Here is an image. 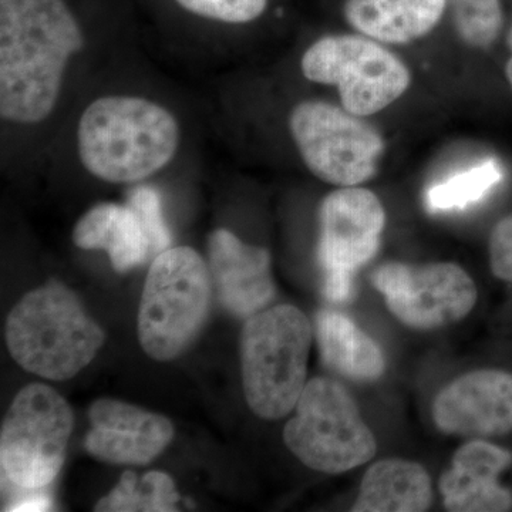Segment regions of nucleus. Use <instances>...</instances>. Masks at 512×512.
<instances>
[{
    "label": "nucleus",
    "instance_id": "nucleus-1",
    "mask_svg": "<svg viewBox=\"0 0 512 512\" xmlns=\"http://www.w3.org/2000/svg\"><path fill=\"white\" fill-rule=\"evenodd\" d=\"M86 46L66 0H0V117L35 126L56 109L64 74Z\"/></svg>",
    "mask_w": 512,
    "mask_h": 512
},
{
    "label": "nucleus",
    "instance_id": "nucleus-2",
    "mask_svg": "<svg viewBox=\"0 0 512 512\" xmlns=\"http://www.w3.org/2000/svg\"><path fill=\"white\" fill-rule=\"evenodd\" d=\"M180 124L167 107L138 96H103L77 124L83 167L111 184H133L163 170L180 147Z\"/></svg>",
    "mask_w": 512,
    "mask_h": 512
},
{
    "label": "nucleus",
    "instance_id": "nucleus-3",
    "mask_svg": "<svg viewBox=\"0 0 512 512\" xmlns=\"http://www.w3.org/2000/svg\"><path fill=\"white\" fill-rule=\"evenodd\" d=\"M106 333L76 293L59 281L26 293L9 313L6 343L22 369L47 380L72 379L96 357Z\"/></svg>",
    "mask_w": 512,
    "mask_h": 512
},
{
    "label": "nucleus",
    "instance_id": "nucleus-4",
    "mask_svg": "<svg viewBox=\"0 0 512 512\" xmlns=\"http://www.w3.org/2000/svg\"><path fill=\"white\" fill-rule=\"evenodd\" d=\"M313 328L292 305L249 316L242 329L241 365L245 400L255 416L278 420L296 407L306 386Z\"/></svg>",
    "mask_w": 512,
    "mask_h": 512
},
{
    "label": "nucleus",
    "instance_id": "nucleus-5",
    "mask_svg": "<svg viewBox=\"0 0 512 512\" xmlns=\"http://www.w3.org/2000/svg\"><path fill=\"white\" fill-rule=\"evenodd\" d=\"M211 291L210 266L195 249L158 254L138 309V340L146 355L158 362L183 355L207 322Z\"/></svg>",
    "mask_w": 512,
    "mask_h": 512
},
{
    "label": "nucleus",
    "instance_id": "nucleus-6",
    "mask_svg": "<svg viewBox=\"0 0 512 512\" xmlns=\"http://www.w3.org/2000/svg\"><path fill=\"white\" fill-rule=\"evenodd\" d=\"M286 423L284 441L306 467L342 474L375 457V436L342 383L316 377L306 383Z\"/></svg>",
    "mask_w": 512,
    "mask_h": 512
},
{
    "label": "nucleus",
    "instance_id": "nucleus-7",
    "mask_svg": "<svg viewBox=\"0 0 512 512\" xmlns=\"http://www.w3.org/2000/svg\"><path fill=\"white\" fill-rule=\"evenodd\" d=\"M74 427L72 407L52 387H23L2 421L0 466L8 483L23 491L52 484L66 458Z\"/></svg>",
    "mask_w": 512,
    "mask_h": 512
},
{
    "label": "nucleus",
    "instance_id": "nucleus-8",
    "mask_svg": "<svg viewBox=\"0 0 512 512\" xmlns=\"http://www.w3.org/2000/svg\"><path fill=\"white\" fill-rule=\"evenodd\" d=\"M301 67L311 82L338 87L343 109L357 117L386 109L410 84L399 57L360 36L322 37L306 50Z\"/></svg>",
    "mask_w": 512,
    "mask_h": 512
},
{
    "label": "nucleus",
    "instance_id": "nucleus-9",
    "mask_svg": "<svg viewBox=\"0 0 512 512\" xmlns=\"http://www.w3.org/2000/svg\"><path fill=\"white\" fill-rule=\"evenodd\" d=\"M289 128L303 163L320 180L353 187L375 174L382 137L348 110L326 101H302L292 110Z\"/></svg>",
    "mask_w": 512,
    "mask_h": 512
},
{
    "label": "nucleus",
    "instance_id": "nucleus-10",
    "mask_svg": "<svg viewBox=\"0 0 512 512\" xmlns=\"http://www.w3.org/2000/svg\"><path fill=\"white\" fill-rule=\"evenodd\" d=\"M386 222L372 191L345 187L330 192L320 207L319 262L323 293L345 302L353 293V274L376 255Z\"/></svg>",
    "mask_w": 512,
    "mask_h": 512
},
{
    "label": "nucleus",
    "instance_id": "nucleus-11",
    "mask_svg": "<svg viewBox=\"0 0 512 512\" xmlns=\"http://www.w3.org/2000/svg\"><path fill=\"white\" fill-rule=\"evenodd\" d=\"M387 308L404 325L436 329L466 318L477 301V288L461 266L450 262L407 265L389 262L372 275Z\"/></svg>",
    "mask_w": 512,
    "mask_h": 512
},
{
    "label": "nucleus",
    "instance_id": "nucleus-12",
    "mask_svg": "<svg viewBox=\"0 0 512 512\" xmlns=\"http://www.w3.org/2000/svg\"><path fill=\"white\" fill-rule=\"evenodd\" d=\"M89 420L92 429L84 448L106 463L146 466L174 437L173 423L167 417L121 400H97L90 407Z\"/></svg>",
    "mask_w": 512,
    "mask_h": 512
},
{
    "label": "nucleus",
    "instance_id": "nucleus-13",
    "mask_svg": "<svg viewBox=\"0 0 512 512\" xmlns=\"http://www.w3.org/2000/svg\"><path fill=\"white\" fill-rule=\"evenodd\" d=\"M443 433L464 437L501 436L512 429V375L477 370L444 387L433 404Z\"/></svg>",
    "mask_w": 512,
    "mask_h": 512
},
{
    "label": "nucleus",
    "instance_id": "nucleus-14",
    "mask_svg": "<svg viewBox=\"0 0 512 512\" xmlns=\"http://www.w3.org/2000/svg\"><path fill=\"white\" fill-rule=\"evenodd\" d=\"M208 266L218 301L228 312L249 318L274 299L271 255L245 244L228 229H215L208 239Z\"/></svg>",
    "mask_w": 512,
    "mask_h": 512
},
{
    "label": "nucleus",
    "instance_id": "nucleus-15",
    "mask_svg": "<svg viewBox=\"0 0 512 512\" xmlns=\"http://www.w3.org/2000/svg\"><path fill=\"white\" fill-rule=\"evenodd\" d=\"M512 464V454L483 440H473L453 457L441 477L444 507L453 512H503L512 508V494L497 478Z\"/></svg>",
    "mask_w": 512,
    "mask_h": 512
},
{
    "label": "nucleus",
    "instance_id": "nucleus-16",
    "mask_svg": "<svg viewBox=\"0 0 512 512\" xmlns=\"http://www.w3.org/2000/svg\"><path fill=\"white\" fill-rule=\"evenodd\" d=\"M77 248L103 249L119 274L143 265L150 258L151 247L136 212L128 205L101 202L77 221L73 229Z\"/></svg>",
    "mask_w": 512,
    "mask_h": 512
},
{
    "label": "nucleus",
    "instance_id": "nucleus-17",
    "mask_svg": "<svg viewBox=\"0 0 512 512\" xmlns=\"http://www.w3.org/2000/svg\"><path fill=\"white\" fill-rule=\"evenodd\" d=\"M446 6V0H346L345 15L373 40L409 43L436 28Z\"/></svg>",
    "mask_w": 512,
    "mask_h": 512
},
{
    "label": "nucleus",
    "instance_id": "nucleus-18",
    "mask_svg": "<svg viewBox=\"0 0 512 512\" xmlns=\"http://www.w3.org/2000/svg\"><path fill=\"white\" fill-rule=\"evenodd\" d=\"M431 504L429 473L420 464L387 458L363 477L353 512H421Z\"/></svg>",
    "mask_w": 512,
    "mask_h": 512
},
{
    "label": "nucleus",
    "instance_id": "nucleus-19",
    "mask_svg": "<svg viewBox=\"0 0 512 512\" xmlns=\"http://www.w3.org/2000/svg\"><path fill=\"white\" fill-rule=\"evenodd\" d=\"M315 329L320 355L329 369L356 382H372L383 375L382 349L345 315L320 312Z\"/></svg>",
    "mask_w": 512,
    "mask_h": 512
},
{
    "label": "nucleus",
    "instance_id": "nucleus-20",
    "mask_svg": "<svg viewBox=\"0 0 512 512\" xmlns=\"http://www.w3.org/2000/svg\"><path fill=\"white\" fill-rule=\"evenodd\" d=\"M180 494L173 478L161 471H148L138 478L126 471L119 484L94 507L97 512H171L178 510Z\"/></svg>",
    "mask_w": 512,
    "mask_h": 512
},
{
    "label": "nucleus",
    "instance_id": "nucleus-21",
    "mask_svg": "<svg viewBox=\"0 0 512 512\" xmlns=\"http://www.w3.org/2000/svg\"><path fill=\"white\" fill-rule=\"evenodd\" d=\"M501 180L503 168L500 163L493 158L485 160L433 185L427 191V208L431 212L463 210L468 205L483 200Z\"/></svg>",
    "mask_w": 512,
    "mask_h": 512
},
{
    "label": "nucleus",
    "instance_id": "nucleus-22",
    "mask_svg": "<svg viewBox=\"0 0 512 512\" xmlns=\"http://www.w3.org/2000/svg\"><path fill=\"white\" fill-rule=\"evenodd\" d=\"M453 10L458 35L468 45L488 47L500 35L503 10L500 0H446Z\"/></svg>",
    "mask_w": 512,
    "mask_h": 512
},
{
    "label": "nucleus",
    "instance_id": "nucleus-23",
    "mask_svg": "<svg viewBox=\"0 0 512 512\" xmlns=\"http://www.w3.org/2000/svg\"><path fill=\"white\" fill-rule=\"evenodd\" d=\"M128 207L136 212L138 220L143 225L150 241L151 254L157 256L170 248L171 232L165 224L163 205L157 190L147 185L134 188L128 198Z\"/></svg>",
    "mask_w": 512,
    "mask_h": 512
},
{
    "label": "nucleus",
    "instance_id": "nucleus-24",
    "mask_svg": "<svg viewBox=\"0 0 512 512\" xmlns=\"http://www.w3.org/2000/svg\"><path fill=\"white\" fill-rule=\"evenodd\" d=\"M180 8L198 18L242 25L254 22L268 6V0H174Z\"/></svg>",
    "mask_w": 512,
    "mask_h": 512
},
{
    "label": "nucleus",
    "instance_id": "nucleus-25",
    "mask_svg": "<svg viewBox=\"0 0 512 512\" xmlns=\"http://www.w3.org/2000/svg\"><path fill=\"white\" fill-rule=\"evenodd\" d=\"M490 261L497 278L512 282V215L495 225L490 239Z\"/></svg>",
    "mask_w": 512,
    "mask_h": 512
},
{
    "label": "nucleus",
    "instance_id": "nucleus-26",
    "mask_svg": "<svg viewBox=\"0 0 512 512\" xmlns=\"http://www.w3.org/2000/svg\"><path fill=\"white\" fill-rule=\"evenodd\" d=\"M52 508V498L40 493V490L30 491V494L8 505L6 511L12 512H39L49 511Z\"/></svg>",
    "mask_w": 512,
    "mask_h": 512
},
{
    "label": "nucleus",
    "instance_id": "nucleus-27",
    "mask_svg": "<svg viewBox=\"0 0 512 512\" xmlns=\"http://www.w3.org/2000/svg\"><path fill=\"white\" fill-rule=\"evenodd\" d=\"M508 45H510L512 52V29L510 32V36H508ZM505 73H507L508 82H510L512 87V55L510 57V60H508L507 69H505Z\"/></svg>",
    "mask_w": 512,
    "mask_h": 512
}]
</instances>
